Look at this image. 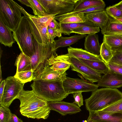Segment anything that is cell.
Masks as SVG:
<instances>
[{
  "instance_id": "obj_48",
  "label": "cell",
  "mask_w": 122,
  "mask_h": 122,
  "mask_svg": "<svg viewBox=\"0 0 122 122\" xmlns=\"http://www.w3.org/2000/svg\"><path fill=\"white\" fill-rule=\"evenodd\" d=\"M84 122H96L94 121H89L88 120H85Z\"/></svg>"
},
{
  "instance_id": "obj_6",
  "label": "cell",
  "mask_w": 122,
  "mask_h": 122,
  "mask_svg": "<svg viewBox=\"0 0 122 122\" xmlns=\"http://www.w3.org/2000/svg\"><path fill=\"white\" fill-rule=\"evenodd\" d=\"M15 2L12 0H0V19L12 32L16 29L22 17Z\"/></svg>"
},
{
  "instance_id": "obj_27",
  "label": "cell",
  "mask_w": 122,
  "mask_h": 122,
  "mask_svg": "<svg viewBox=\"0 0 122 122\" xmlns=\"http://www.w3.org/2000/svg\"><path fill=\"white\" fill-rule=\"evenodd\" d=\"M105 4L102 0H79L76 3L73 11Z\"/></svg>"
},
{
  "instance_id": "obj_21",
  "label": "cell",
  "mask_w": 122,
  "mask_h": 122,
  "mask_svg": "<svg viewBox=\"0 0 122 122\" xmlns=\"http://www.w3.org/2000/svg\"><path fill=\"white\" fill-rule=\"evenodd\" d=\"M86 36V35L78 34L68 37L61 36L58 39L55 40L53 43V50L56 51V49L59 47L70 46Z\"/></svg>"
},
{
  "instance_id": "obj_25",
  "label": "cell",
  "mask_w": 122,
  "mask_h": 122,
  "mask_svg": "<svg viewBox=\"0 0 122 122\" xmlns=\"http://www.w3.org/2000/svg\"><path fill=\"white\" fill-rule=\"evenodd\" d=\"M104 35L122 34V23L113 21L109 18L105 26L101 29Z\"/></svg>"
},
{
  "instance_id": "obj_41",
  "label": "cell",
  "mask_w": 122,
  "mask_h": 122,
  "mask_svg": "<svg viewBox=\"0 0 122 122\" xmlns=\"http://www.w3.org/2000/svg\"><path fill=\"white\" fill-rule=\"evenodd\" d=\"M82 92H78L74 93L73 97L74 98V103L77 104L79 107L83 105V99Z\"/></svg>"
},
{
  "instance_id": "obj_20",
  "label": "cell",
  "mask_w": 122,
  "mask_h": 122,
  "mask_svg": "<svg viewBox=\"0 0 122 122\" xmlns=\"http://www.w3.org/2000/svg\"><path fill=\"white\" fill-rule=\"evenodd\" d=\"M15 3L21 13H23L24 16L30 19L35 24L39 26H48L51 20L57 15L56 14H50L43 17L32 15L27 12L22 7L16 2Z\"/></svg>"
},
{
  "instance_id": "obj_33",
  "label": "cell",
  "mask_w": 122,
  "mask_h": 122,
  "mask_svg": "<svg viewBox=\"0 0 122 122\" xmlns=\"http://www.w3.org/2000/svg\"><path fill=\"white\" fill-rule=\"evenodd\" d=\"M100 46V55L102 60L107 64L113 57L111 47L104 41Z\"/></svg>"
},
{
  "instance_id": "obj_24",
  "label": "cell",
  "mask_w": 122,
  "mask_h": 122,
  "mask_svg": "<svg viewBox=\"0 0 122 122\" xmlns=\"http://www.w3.org/2000/svg\"><path fill=\"white\" fill-rule=\"evenodd\" d=\"M15 65L17 67L16 73L32 70L30 58L22 52L17 57Z\"/></svg>"
},
{
  "instance_id": "obj_15",
  "label": "cell",
  "mask_w": 122,
  "mask_h": 122,
  "mask_svg": "<svg viewBox=\"0 0 122 122\" xmlns=\"http://www.w3.org/2000/svg\"><path fill=\"white\" fill-rule=\"evenodd\" d=\"M28 20L32 33L37 41L43 45H46L50 42L47 35L48 26H39L28 18Z\"/></svg>"
},
{
  "instance_id": "obj_12",
  "label": "cell",
  "mask_w": 122,
  "mask_h": 122,
  "mask_svg": "<svg viewBox=\"0 0 122 122\" xmlns=\"http://www.w3.org/2000/svg\"><path fill=\"white\" fill-rule=\"evenodd\" d=\"M99 86L116 88L122 87V75L109 69L97 84Z\"/></svg>"
},
{
  "instance_id": "obj_22",
  "label": "cell",
  "mask_w": 122,
  "mask_h": 122,
  "mask_svg": "<svg viewBox=\"0 0 122 122\" xmlns=\"http://www.w3.org/2000/svg\"><path fill=\"white\" fill-rule=\"evenodd\" d=\"M11 31L0 19V42L5 46H12L15 41Z\"/></svg>"
},
{
  "instance_id": "obj_49",
  "label": "cell",
  "mask_w": 122,
  "mask_h": 122,
  "mask_svg": "<svg viewBox=\"0 0 122 122\" xmlns=\"http://www.w3.org/2000/svg\"></svg>"
},
{
  "instance_id": "obj_14",
  "label": "cell",
  "mask_w": 122,
  "mask_h": 122,
  "mask_svg": "<svg viewBox=\"0 0 122 122\" xmlns=\"http://www.w3.org/2000/svg\"><path fill=\"white\" fill-rule=\"evenodd\" d=\"M71 56L68 53L58 56L53 55L48 60L49 65L55 71L67 70L71 66L69 60Z\"/></svg>"
},
{
  "instance_id": "obj_13",
  "label": "cell",
  "mask_w": 122,
  "mask_h": 122,
  "mask_svg": "<svg viewBox=\"0 0 122 122\" xmlns=\"http://www.w3.org/2000/svg\"><path fill=\"white\" fill-rule=\"evenodd\" d=\"M66 70L55 71L48 65L35 78L34 80L53 81L59 80L64 81L66 79Z\"/></svg>"
},
{
  "instance_id": "obj_2",
  "label": "cell",
  "mask_w": 122,
  "mask_h": 122,
  "mask_svg": "<svg viewBox=\"0 0 122 122\" xmlns=\"http://www.w3.org/2000/svg\"><path fill=\"white\" fill-rule=\"evenodd\" d=\"M63 81L59 80L34 81L30 86L35 94L47 102L61 101L69 95L65 91Z\"/></svg>"
},
{
  "instance_id": "obj_1",
  "label": "cell",
  "mask_w": 122,
  "mask_h": 122,
  "mask_svg": "<svg viewBox=\"0 0 122 122\" xmlns=\"http://www.w3.org/2000/svg\"><path fill=\"white\" fill-rule=\"evenodd\" d=\"M16 99L20 102V112L23 116L28 118L39 119H47L51 110L47 102L39 98L32 90L23 89Z\"/></svg>"
},
{
  "instance_id": "obj_19",
  "label": "cell",
  "mask_w": 122,
  "mask_h": 122,
  "mask_svg": "<svg viewBox=\"0 0 122 122\" xmlns=\"http://www.w3.org/2000/svg\"><path fill=\"white\" fill-rule=\"evenodd\" d=\"M85 40L84 45L85 50L95 55H100L101 46L97 34H88L85 37Z\"/></svg>"
},
{
  "instance_id": "obj_39",
  "label": "cell",
  "mask_w": 122,
  "mask_h": 122,
  "mask_svg": "<svg viewBox=\"0 0 122 122\" xmlns=\"http://www.w3.org/2000/svg\"><path fill=\"white\" fill-rule=\"evenodd\" d=\"M105 10L110 17L112 18L122 17V11L113 5L107 7Z\"/></svg>"
},
{
  "instance_id": "obj_7",
  "label": "cell",
  "mask_w": 122,
  "mask_h": 122,
  "mask_svg": "<svg viewBox=\"0 0 122 122\" xmlns=\"http://www.w3.org/2000/svg\"><path fill=\"white\" fill-rule=\"evenodd\" d=\"M5 80V85L0 105L9 108L23 89L25 83L14 76H9Z\"/></svg>"
},
{
  "instance_id": "obj_43",
  "label": "cell",
  "mask_w": 122,
  "mask_h": 122,
  "mask_svg": "<svg viewBox=\"0 0 122 122\" xmlns=\"http://www.w3.org/2000/svg\"><path fill=\"white\" fill-rule=\"evenodd\" d=\"M8 122H23L18 118L15 114L11 113V116Z\"/></svg>"
},
{
  "instance_id": "obj_37",
  "label": "cell",
  "mask_w": 122,
  "mask_h": 122,
  "mask_svg": "<svg viewBox=\"0 0 122 122\" xmlns=\"http://www.w3.org/2000/svg\"><path fill=\"white\" fill-rule=\"evenodd\" d=\"M11 113L9 108L0 105V122H8Z\"/></svg>"
},
{
  "instance_id": "obj_4",
  "label": "cell",
  "mask_w": 122,
  "mask_h": 122,
  "mask_svg": "<svg viewBox=\"0 0 122 122\" xmlns=\"http://www.w3.org/2000/svg\"><path fill=\"white\" fill-rule=\"evenodd\" d=\"M122 98V92L116 88L98 89L85 100L86 107L89 112H96Z\"/></svg>"
},
{
  "instance_id": "obj_31",
  "label": "cell",
  "mask_w": 122,
  "mask_h": 122,
  "mask_svg": "<svg viewBox=\"0 0 122 122\" xmlns=\"http://www.w3.org/2000/svg\"><path fill=\"white\" fill-rule=\"evenodd\" d=\"M99 111L112 115L117 113L122 115V98L109 104Z\"/></svg>"
},
{
  "instance_id": "obj_29",
  "label": "cell",
  "mask_w": 122,
  "mask_h": 122,
  "mask_svg": "<svg viewBox=\"0 0 122 122\" xmlns=\"http://www.w3.org/2000/svg\"><path fill=\"white\" fill-rule=\"evenodd\" d=\"M105 4L102 5L94 7L76 11H73L71 12L61 15H56L54 17V19L56 20L57 19L66 17L74 15L81 14H86L94 12L102 11L105 10Z\"/></svg>"
},
{
  "instance_id": "obj_47",
  "label": "cell",
  "mask_w": 122,
  "mask_h": 122,
  "mask_svg": "<svg viewBox=\"0 0 122 122\" xmlns=\"http://www.w3.org/2000/svg\"><path fill=\"white\" fill-rule=\"evenodd\" d=\"M113 5L122 11V0Z\"/></svg>"
},
{
  "instance_id": "obj_9",
  "label": "cell",
  "mask_w": 122,
  "mask_h": 122,
  "mask_svg": "<svg viewBox=\"0 0 122 122\" xmlns=\"http://www.w3.org/2000/svg\"><path fill=\"white\" fill-rule=\"evenodd\" d=\"M64 90L69 94L78 92H93L98 89L97 84L83 79L66 77L63 81Z\"/></svg>"
},
{
  "instance_id": "obj_8",
  "label": "cell",
  "mask_w": 122,
  "mask_h": 122,
  "mask_svg": "<svg viewBox=\"0 0 122 122\" xmlns=\"http://www.w3.org/2000/svg\"><path fill=\"white\" fill-rule=\"evenodd\" d=\"M47 13L61 15L73 11L79 0H40Z\"/></svg>"
},
{
  "instance_id": "obj_10",
  "label": "cell",
  "mask_w": 122,
  "mask_h": 122,
  "mask_svg": "<svg viewBox=\"0 0 122 122\" xmlns=\"http://www.w3.org/2000/svg\"><path fill=\"white\" fill-rule=\"evenodd\" d=\"M69 61L71 70L80 73L86 80L93 83L98 82L101 79L102 76L100 74L77 58L71 57Z\"/></svg>"
},
{
  "instance_id": "obj_23",
  "label": "cell",
  "mask_w": 122,
  "mask_h": 122,
  "mask_svg": "<svg viewBox=\"0 0 122 122\" xmlns=\"http://www.w3.org/2000/svg\"><path fill=\"white\" fill-rule=\"evenodd\" d=\"M78 59L93 70L100 74H105L109 69L107 64L103 60L96 61L87 60L81 58Z\"/></svg>"
},
{
  "instance_id": "obj_35",
  "label": "cell",
  "mask_w": 122,
  "mask_h": 122,
  "mask_svg": "<svg viewBox=\"0 0 122 122\" xmlns=\"http://www.w3.org/2000/svg\"><path fill=\"white\" fill-rule=\"evenodd\" d=\"M14 76L25 84L33 80L34 72L32 70L16 73Z\"/></svg>"
},
{
  "instance_id": "obj_45",
  "label": "cell",
  "mask_w": 122,
  "mask_h": 122,
  "mask_svg": "<svg viewBox=\"0 0 122 122\" xmlns=\"http://www.w3.org/2000/svg\"><path fill=\"white\" fill-rule=\"evenodd\" d=\"M18 1L22 4L25 5L26 6L30 7L31 8V5L29 1V0H18Z\"/></svg>"
},
{
  "instance_id": "obj_44",
  "label": "cell",
  "mask_w": 122,
  "mask_h": 122,
  "mask_svg": "<svg viewBox=\"0 0 122 122\" xmlns=\"http://www.w3.org/2000/svg\"><path fill=\"white\" fill-rule=\"evenodd\" d=\"M5 82V80L0 82V102H1L3 94Z\"/></svg>"
},
{
  "instance_id": "obj_16",
  "label": "cell",
  "mask_w": 122,
  "mask_h": 122,
  "mask_svg": "<svg viewBox=\"0 0 122 122\" xmlns=\"http://www.w3.org/2000/svg\"><path fill=\"white\" fill-rule=\"evenodd\" d=\"M87 120L96 122H122V115H114L100 111L89 112Z\"/></svg>"
},
{
  "instance_id": "obj_32",
  "label": "cell",
  "mask_w": 122,
  "mask_h": 122,
  "mask_svg": "<svg viewBox=\"0 0 122 122\" xmlns=\"http://www.w3.org/2000/svg\"><path fill=\"white\" fill-rule=\"evenodd\" d=\"M56 20L63 24L84 22L86 21L84 14L73 15Z\"/></svg>"
},
{
  "instance_id": "obj_42",
  "label": "cell",
  "mask_w": 122,
  "mask_h": 122,
  "mask_svg": "<svg viewBox=\"0 0 122 122\" xmlns=\"http://www.w3.org/2000/svg\"><path fill=\"white\" fill-rule=\"evenodd\" d=\"M48 28L52 29H60L59 22H58L53 18L50 23Z\"/></svg>"
},
{
  "instance_id": "obj_5",
  "label": "cell",
  "mask_w": 122,
  "mask_h": 122,
  "mask_svg": "<svg viewBox=\"0 0 122 122\" xmlns=\"http://www.w3.org/2000/svg\"><path fill=\"white\" fill-rule=\"evenodd\" d=\"M53 43L50 42L46 45L37 42L36 50L30 58L31 69L34 72V79L38 76L46 66L49 65L48 60L54 55L56 54L54 51Z\"/></svg>"
},
{
  "instance_id": "obj_38",
  "label": "cell",
  "mask_w": 122,
  "mask_h": 122,
  "mask_svg": "<svg viewBox=\"0 0 122 122\" xmlns=\"http://www.w3.org/2000/svg\"><path fill=\"white\" fill-rule=\"evenodd\" d=\"M62 32L60 29H47V35L49 42L53 43L54 39L56 37H60L61 36Z\"/></svg>"
},
{
  "instance_id": "obj_30",
  "label": "cell",
  "mask_w": 122,
  "mask_h": 122,
  "mask_svg": "<svg viewBox=\"0 0 122 122\" xmlns=\"http://www.w3.org/2000/svg\"><path fill=\"white\" fill-rule=\"evenodd\" d=\"M33 10V14L35 16L43 17L50 14L47 13L45 6L40 0H29Z\"/></svg>"
},
{
  "instance_id": "obj_34",
  "label": "cell",
  "mask_w": 122,
  "mask_h": 122,
  "mask_svg": "<svg viewBox=\"0 0 122 122\" xmlns=\"http://www.w3.org/2000/svg\"><path fill=\"white\" fill-rule=\"evenodd\" d=\"M100 31L99 28L97 26H84L72 30L71 33H75L81 35H88L96 34Z\"/></svg>"
},
{
  "instance_id": "obj_46",
  "label": "cell",
  "mask_w": 122,
  "mask_h": 122,
  "mask_svg": "<svg viewBox=\"0 0 122 122\" xmlns=\"http://www.w3.org/2000/svg\"><path fill=\"white\" fill-rule=\"evenodd\" d=\"M109 18L113 21L122 23V17L121 18H112L109 17Z\"/></svg>"
},
{
  "instance_id": "obj_3",
  "label": "cell",
  "mask_w": 122,
  "mask_h": 122,
  "mask_svg": "<svg viewBox=\"0 0 122 122\" xmlns=\"http://www.w3.org/2000/svg\"><path fill=\"white\" fill-rule=\"evenodd\" d=\"M13 35L21 52L31 58L36 52L37 42L32 33L28 18L22 17Z\"/></svg>"
},
{
  "instance_id": "obj_18",
  "label": "cell",
  "mask_w": 122,
  "mask_h": 122,
  "mask_svg": "<svg viewBox=\"0 0 122 122\" xmlns=\"http://www.w3.org/2000/svg\"><path fill=\"white\" fill-rule=\"evenodd\" d=\"M67 50L68 53L71 57L91 60H103L100 55L93 54L82 48H75L70 46L67 48Z\"/></svg>"
},
{
  "instance_id": "obj_26",
  "label": "cell",
  "mask_w": 122,
  "mask_h": 122,
  "mask_svg": "<svg viewBox=\"0 0 122 122\" xmlns=\"http://www.w3.org/2000/svg\"><path fill=\"white\" fill-rule=\"evenodd\" d=\"M60 29L65 35H70L72 30L83 26H96L92 22L86 20L84 22L63 24L59 23Z\"/></svg>"
},
{
  "instance_id": "obj_40",
  "label": "cell",
  "mask_w": 122,
  "mask_h": 122,
  "mask_svg": "<svg viewBox=\"0 0 122 122\" xmlns=\"http://www.w3.org/2000/svg\"><path fill=\"white\" fill-rule=\"evenodd\" d=\"M109 69L113 72L122 75V66L110 61L107 64Z\"/></svg>"
},
{
  "instance_id": "obj_36",
  "label": "cell",
  "mask_w": 122,
  "mask_h": 122,
  "mask_svg": "<svg viewBox=\"0 0 122 122\" xmlns=\"http://www.w3.org/2000/svg\"><path fill=\"white\" fill-rule=\"evenodd\" d=\"M111 48L113 57L110 61L122 66V46Z\"/></svg>"
},
{
  "instance_id": "obj_28",
  "label": "cell",
  "mask_w": 122,
  "mask_h": 122,
  "mask_svg": "<svg viewBox=\"0 0 122 122\" xmlns=\"http://www.w3.org/2000/svg\"><path fill=\"white\" fill-rule=\"evenodd\" d=\"M103 41L111 47L122 46V34H114L104 35Z\"/></svg>"
},
{
  "instance_id": "obj_11",
  "label": "cell",
  "mask_w": 122,
  "mask_h": 122,
  "mask_svg": "<svg viewBox=\"0 0 122 122\" xmlns=\"http://www.w3.org/2000/svg\"><path fill=\"white\" fill-rule=\"evenodd\" d=\"M48 106L51 110L56 111L63 116L75 114L81 110L74 103L63 101L48 102Z\"/></svg>"
},
{
  "instance_id": "obj_17",
  "label": "cell",
  "mask_w": 122,
  "mask_h": 122,
  "mask_svg": "<svg viewBox=\"0 0 122 122\" xmlns=\"http://www.w3.org/2000/svg\"><path fill=\"white\" fill-rule=\"evenodd\" d=\"M86 20L91 22L101 29L108 22L109 16L105 10L92 12L85 14Z\"/></svg>"
}]
</instances>
